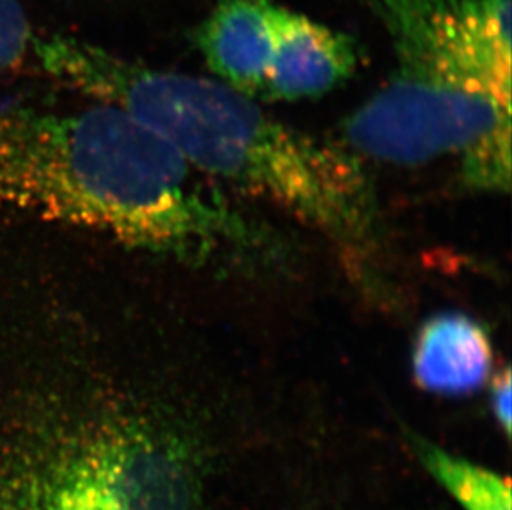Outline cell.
<instances>
[{
    "instance_id": "1",
    "label": "cell",
    "mask_w": 512,
    "mask_h": 510,
    "mask_svg": "<svg viewBox=\"0 0 512 510\" xmlns=\"http://www.w3.org/2000/svg\"><path fill=\"white\" fill-rule=\"evenodd\" d=\"M208 179L115 106L0 111V207L191 265L272 255L276 239Z\"/></svg>"
},
{
    "instance_id": "2",
    "label": "cell",
    "mask_w": 512,
    "mask_h": 510,
    "mask_svg": "<svg viewBox=\"0 0 512 510\" xmlns=\"http://www.w3.org/2000/svg\"><path fill=\"white\" fill-rule=\"evenodd\" d=\"M35 50L58 82L141 121L206 178L276 204L357 264L375 255L380 214L357 154L295 130L219 80L146 67L63 35Z\"/></svg>"
},
{
    "instance_id": "3",
    "label": "cell",
    "mask_w": 512,
    "mask_h": 510,
    "mask_svg": "<svg viewBox=\"0 0 512 510\" xmlns=\"http://www.w3.org/2000/svg\"><path fill=\"white\" fill-rule=\"evenodd\" d=\"M392 44L387 82L343 123L383 163L459 161L469 188L511 189V0H367Z\"/></svg>"
},
{
    "instance_id": "4",
    "label": "cell",
    "mask_w": 512,
    "mask_h": 510,
    "mask_svg": "<svg viewBox=\"0 0 512 510\" xmlns=\"http://www.w3.org/2000/svg\"><path fill=\"white\" fill-rule=\"evenodd\" d=\"M201 509L193 451L148 409L45 395L0 431V510Z\"/></svg>"
},
{
    "instance_id": "5",
    "label": "cell",
    "mask_w": 512,
    "mask_h": 510,
    "mask_svg": "<svg viewBox=\"0 0 512 510\" xmlns=\"http://www.w3.org/2000/svg\"><path fill=\"white\" fill-rule=\"evenodd\" d=\"M350 35L279 7L276 49L259 100L299 102L322 97L347 82L358 67Z\"/></svg>"
},
{
    "instance_id": "6",
    "label": "cell",
    "mask_w": 512,
    "mask_h": 510,
    "mask_svg": "<svg viewBox=\"0 0 512 510\" xmlns=\"http://www.w3.org/2000/svg\"><path fill=\"white\" fill-rule=\"evenodd\" d=\"M272 0H221L196 30V44L216 80L259 100L276 49Z\"/></svg>"
},
{
    "instance_id": "7",
    "label": "cell",
    "mask_w": 512,
    "mask_h": 510,
    "mask_svg": "<svg viewBox=\"0 0 512 510\" xmlns=\"http://www.w3.org/2000/svg\"><path fill=\"white\" fill-rule=\"evenodd\" d=\"M493 343L474 318L445 312L423 323L411 368L416 385L441 396L471 395L493 371Z\"/></svg>"
},
{
    "instance_id": "8",
    "label": "cell",
    "mask_w": 512,
    "mask_h": 510,
    "mask_svg": "<svg viewBox=\"0 0 512 510\" xmlns=\"http://www.w3.org/2000/svg\"><path fill=\"white\" fill-rule=\"evenodd\" d=\"M411 443L426 471L455 497L464 510H511V482L508 477L459 458L413 436Z\"/></svg>"
},
{
    "instance_id": "9",
    "label": "cell",
    "mask_w": 512,
    "mask_h": 510,
    "mask_svg": "<svg viewBox=\"0 0 512 510\" xmlns=\"http://www.w3.org/2000/svg\"><path fill=\"white\" fill-rule=\"evenodd\" d=\"M30 42L29 20L19 0H0V73L20 62Z\"/></svg>"
},
{
    "instance_id": "10",
    "label": "cell",
    "mask_w": 512,
    "mask_h": 510,
    "mask_svg": "<svg viewBox=\"0 0 512 510\" xmlns=\"http://www.w3.org/2000/svg\"><path fill=\"white\" fill-rule=\"evenodd\" d=\"M512 385L511 370L504 366L491 380V409L499 428L503 429L506 438L511 436L512 426Z\"/></svg>"
}]
</instances>
